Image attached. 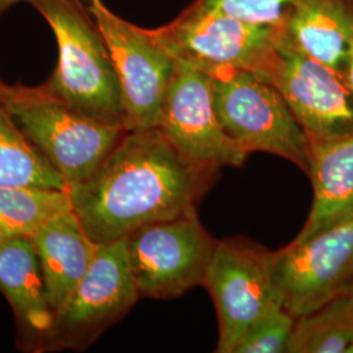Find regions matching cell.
<instances>
[{
	"instance_id": "obj_1",
	"label": "cell",
	"mask_w": 353,
	"mask_h": 353,
	"mask_svg": "<svg viewBox=\"0 0 353 353\" xmlns=\"http://www.w3.org/2000/svg\"><path fill=\"white\" fill-rule=\"evenodd\" d=\"M214 173L182 159L157 127L128 130L99 169L68 192L89 237L105 243L196 212Z\"/></svg>"
},
{
	"instance_id": "obj_2",
	"label": "cell",
	"mask_w": 353,
	"mask_h": 353,
	"mask_svg": "<svg viewBox=\"0 0 353 353\" xmlns=\"http://www.w3.org/2000/svg\"><path fill=\"white\" fill-rule=\"evenodd\" d=\"M0 101L70 189L88 179L128 131L125 125L79 112L43 84L26 87L1 81Z\"/></svg>"
},
{
	"instance_id": "obj_3",
	"label": "cell",
	"mask_w": 353,
	"mask_h": 353,
	"mask_svg": "<svg viewBox=\"0 0 353 353\" xmlns=\"http://www.w3.org/2000/svg\"><path fill=\"white\" fill-rule=\"evenodd\" d=\"M58 45V64L43 87L81 113L125 125L122 94L110 54L81 0H34Z\"/></svg>"
},
{
	"instance_id": "obj_4",
	"label": "cell",
	"mask_w": 353,
	"mask_h": 353,
	"mask_svg": "<svg viewBox=\"0 0 353 353\" xmlns=\"http://www.w3.org/2000/svg\"><path fill=\"white\" fill-rule=\"evenodd\" d=\"M210 75L216 112L228 137L248 153L276 154L307 174L310 140L278 89L249 70Z\"/></svg>"
},
{
	"instance_id": "obj_5",
	"label": "cell",
	"mask_w": 353,
	"mask_h": 353,
	"mask_svg": "<svg viewBox=\"0 0 353 353\" xmlns=\"http://www.w3.org/2000/svg\"><path fill=\"white\" fill-rule=\"evenodd\" d=\"M118 76L128 130L157 126L176 59L153 29L135 26L114 13L103 0H87Z\"/></svg>"
},
{
	"instance_id": "obj_6",
	"label": "cell",
	"mask_w": 353,
	"mask_h": 353,
	"mask_svg": "<svg viewBox=\"0 0 353 353\" xmlns=\"http://www.w3.org/2000/svg\"><path fill=\"white\" fill-rule=\"evenodd\" d=\"M216 242L196 212L130 233L127 252L140 297L170 300L203 285Z\"/></svg>"
},
{
	"instance_id": "obj_7",
	"label": "cell",
	"mask_w": 353,
	"mask_h": 353,
	"mask_svg": "<svg viewBox=\"0 0 353 353\" xmlns=\"http://www.w3.org/2000/svg\"><path fill=\"white\" fill-rule=\"evenodd\" d=\"M270 254L243 237L216 242L203 281L219 319L216 352L234 353L255 322L283 307L271 274Z\"/></svg>"
},
{
	"instance_id": "obj_8",
	"label": "cell",
	"mask_w": 353,
	"mask_h": 353,
	"mask_svg": "<svg viewBox=\"0 0 353 353\" xmlns=\"http://www.w3.org/2000/svg\"><path fill=\"white\" fill-rule=\"evenodd\" d=\"M284 26H262L189 6L153 29L174 58L207 74L258 70L276 49Z\"/></svg>"
},
{
	"instance_id": "obj_9",
	"label": "cell",
	"mask_w": 353,
	"mask_h": 353,
	"mask_svg": "<svg viewBox=\"0 0 353 353\" xmlns=\"http://www.w3.org/2000/svg\"><path fill=\"white\" fill-rule=\"evenodd\" d=\"M283 307L307 316L353 292V219L270 254Z\"/></svg>"
},
{
	"instance_id": "obj_10",
	"label": "cell",
	"mask_w": 353,
	"mask_h": 353,
	"mask_svg": "<svg viewBox=\"0 0 353 353\" xmlns=\"http://www.w3.org/2000/svg\"><path fill=\"white\" fill-rule=\"evenodd\" d=\"M126 237L97 243L94 256L55 313L48 348H85L139 300Z\"/></svg>"
},
{
	"instance_id": "obj_11",
	"label": "cell",
	"mask_w": 353,
	"mask_h": 353,
	"mask_svg": "<svg viewBox=\"0 0 353 353\" xmlns=\"http://www.w3.org/2000/svg\"><path fill=\"white\" fill-rule=\"evenodd\" d=\"M254 72L278 89L310 141L353 131V92L344 75L284 38Z\"/></svg>"
},
{
	"instance_id": "obj_12",
	"label": "cell",
	"mask_w": 353,
	"mask_h": 353,
	"mask_svg": "<svg viewBox=\"0 0 353 353\" xmlns=\"http://www.w3.org/2000/svg\"><path fill=\"white\" fill-rule=\"evenodd\" d=\"M156 127L182 159L203 169L241 166L249 154L219 119L211 75L178 59Z\"/></svg>"
},
{
	"instance_id": "obj_13",
	"label": "cell",
	"mask_w": 353,
	"mask_h": 353,
	"mask_svg": "<svg viewBox=\"0 0 353 353\" xmlns=\"http://www.w3.org/2000/svg\"><path fill=\"white\" fill-rule=\"evenodd\" d=\"M0 292L11 305L29 347L48 348L54 313L30 237L8 236L0 242Z\"/></svg>"
},
{
	"instance_id": "obj_14",
	"label": "cell",
	"mask_w": 353,
	"mask_h": 353,
	"mask_svg": "<svg viewBox=\"0 0 353 353\" xmlns=\"http://www.w3.org/2000/svg\"><path fill=\"white\" fill-rule=\"evenodd\" d=\"M313 205L294 241H305L353 219V131L310 141Z\"/></svg>"
},
{
	"instance_id": "obj_15",
	"label": "cell",
	"mask_w": 353,
	"mask_h": 353,
	"mask_svg": "<svg viewBox=\"0 0 353 353\" xmlns=\"http://www.w3.org/2000/svg\"><path fill=\"white\" fill-rule=\"evenodd\" d=\"M30 239L55 318V313L88 270L97 243L89 237L74 211L52 217Z\"/></svg>"
},
{
	"instance_id": "obj_16",
	"label": "cell",
	"mask_w": 353,
	"mask_h": 353,
	"mask_svg": "<svg viewBox=\"0 0 353 353\" xmlns=\"http://www.w3.org/2000/svg\"><path fill=\"white\" fill-rule=\"evenodd\" d=\"M283 38L294 49L344 74L353 41V0H296Z\"/></svg>"
},
{
	"instance_id": "obj_17",
	"label": "cell",
	"mask_w": 353,
	"mask_h": 353,
	"mask_svg": "<svg viewBox=\"0 0 353 353\" xmlns=\"http://www.w3.org/2000/svg\"><path fill=\"white\" fill-rule=\"evenodd\" d=\"M0 185L70 191L63 178L16 126L1 101Z\"/></svg>"
},
{
	"instance_id": "obj_18",
	"label": "cell",
	"mask_w": 353,
	"mask_h": 353,
	"mask_svg": "<svg viewBox=\"0 0 353 353\" xmlns=\"http://www.w3.org/2000/svg\"><path fill=\"white\" fill-rule=\"evenodd\" d=\"M290 353H353V292L296 318Z\"/></svg>"
},
{
	"instance_id": "obj_19",
	"label": "cell",
	"mask_w": 353,
	"mask_h": 353,
	"mask_svg": "<svg viewBox=\"0 0 353 353\" xmlns=\"http://www.w3.org/2000/svg\"><path fill=\"white\" fill-rule=\"evenodd\" d=\"M72 211L65 190L0 185V227L8 236L32 237L58 214Z\"/></svg>"
},
{
	"instance_id": "obj_20",
	"label": "cell",
	"mask_w": 353,
	"mask_h": 353,
	"mask_svg": "<svg viewBox=\"0 0 353 353\" xmlns=\"http://www.w3.org/2000/svg\"><path fill=\"white\" fill-rule=\"evenodd\" d=\"M296 318L284 307L268 313L246 331L234 353L288 352Z\"/></svg>"
},
{
	"instance_id": "obj_21",
	"label": "cell",
	"mask_w": 353,
	"mask_h": 353,
	"mask_svg": "<svg viewBox=\"0 0 353 353\" xmlns=\"http://www.w3.org/2000/svg\"><path fill=\"white\" fill-rule=\"evenodd\" d=\"M296 0H194L190 6L262 26H284Z\"/></svg>"
},
{
	"instance_id": "obj_22",
	"label": "cell",
	"mask_w": 353,
	"mask_h": 353,
	"mask_svg": "<svg viewBox=\"0 0 353 353\" xmlns=\"http://www.w3.org/2000/svg\"><path fill=\"white\" fill-rule=\"evenodd\" d=\"M344 77L347 84L350 85V88L353 92V41L350 51H348V57H347V63H345V68H344Z\"/></svg>"
},
{
	"instance_id": "obj_23",
	"label": "cell",
	"mask_w": 353,
	"mask_h": 353,
	"mask_svg": "<svg viewBox=\"0 0 353 353\" xmlns=\"http://www.w3.org/2000/svg\"><path fill=\"white\" fill-rule=\"evenodd\" d=\"M20 1H29V3H33L34 0H0V14L7 11L10 7H12L13 4L16 3H20Z\"/></svg>"
},
{
	"instance_id": "obj_24",
	"label": "cell",
	"mask_w": 353,
	"mask_h": 353,
	"mask_svg": "<svg viewBox=\"0 0 353 353\" xmlns=\"http://www.w3.org/2000/svg\"><path fill=\"white\" fill-rule=\"evenodd\" d=\"M6 237H7V234H6V233H4V230H3V229H1V227H0V242H1V241L4 240V239H6Z\"/></svg>"
},
{
	"instance_id": "obj_25",
	"label": "cell",
	"mask_w": 353,
	"mask_h": 353,
	"mask_svg": "<svg viewBox=\"0 0 353 353\" xmlns=\"http://www.w3.org/2000/svg\"><path fill=\"white\" fill-rule=\"evenodd\" d=\"M0 83H1V80H0Z\"/></svg>"
}]
</instances>
